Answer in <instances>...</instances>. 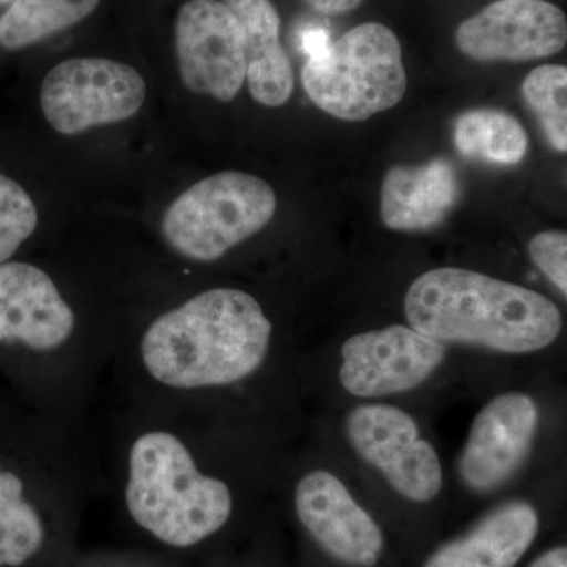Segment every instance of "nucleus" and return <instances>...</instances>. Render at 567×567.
<instances>
[{"instance_id":"obj_1","label":"nucleus","mask_w":567,"mask_h":567,"mask_svg":"<svg viewBox=\"0 0 567 567\" xmlns=\"http://www.w3.org/2000/svg\"><path fill=\"white\" fill-rule=\"evenodd\" d=\"M271 333L251 295L205 290L153 320L142 336V363L155 382L174 390L233 385L264 364Z\"/></svg>"},{"instance_id":"obj_2","label":"nucleus","mask_w":567,"mask_h":567,"mask_svg":"<svg viewBox=\"0 0 567 567\" xmlns=\"http://www.w3.org/2000/svg\"><path fill=\"white\" fill-rule=\"evenodd\" d=\"M410 327L442 342L503 353L546 349L561 333L558 306L528 287L464 268H435L405 295Z\"/></svg>"},{"instance_id":"obj_3","label":"nucleus","mask_w":567,"mask_h":567,"mask_svg":"<svg viewBox=\"0 0 567 567\" xmlns=\"http://www.w3.org/2000/svg\"><path fill=\"white\" fill-rule=\"evenodd\" d=\"M125 498L134 522L173 547L203 543L233 514L229 487L200 472L183 440L167 431L134 440Z\"/></svg>"},{"instance_id":"obj_4","label":"nucleus","mask_w":567,"mask_h":567,"mask_svg":"<svg viewBox=\"0 0 567 567\" xmlns=\"http://www.w3.org/2000/svg\"><path fill=\"white\" fill-rule=\"evenodd\" d=\"M301 82L319 110L341 121H368L404 99L401 43L386 25L364 22L308 55Z\"/></svg>"},{"instance_id":"obj_5","label":"nucleus","mask_w":567,"mask_h":567,"mask_svg":"<svg viewBox=\"0 0 567 567\" xmlns=\"http://www.w3.org/2000/svg\"><path fill=\"white\" fill-rule=\"evenodd\" d=\"M275 212L276 194L262 178L234 171L215 174L167 208L164 240L186 259L213 262L260 233Z\"/></svg>"},{"instance_id":"obj_6","label":"nucleus","mask_w":567,"mask_h":567,"mask_svg":"<svg viewBox=\"0 0 567 567\" xmlns=\"http://www.w3.org/2000/svg\"><path fill=\"white\" fill-rule=\"evenodd\" d=\"M145 93V81L133 66L110 59H70L44 78L40 104L52 128L71 136L133 117Z\"/></svg>"},{"instance_id":"obj_7","label":"nucleus","mask_w":567,"mask_h":567,"mask_svg":"<svg viewBox=\"0 0 567 567\" xmlns=\"http://www.w3.org/2000/svg\"><path fill=\"white\" fill-rule=\"evenodd\" d=\"M358 456L379 470L398 494L416 503L434 499L442 491L443 472L431 443L409 413L393 405H360L346 424Z\"/></svg>"},{"instance_id":"obj_8","label":"nucleus","mask_w":567,"mask_h":567,"mask_svg":"<svg viewBox=\"0 0 567 567\" xmlns=\"http://www.w3.org/2000/svg\"><path fill=\"white\" fill-rule=\"evenodd\" d=\"M175 50L183 84L189 91L227 103L244 87V32L219 0L183 3L175 24Z\"/></svg>"},{"instance_id":"obj_9","label":"nucleus","mask_w":567,"mask_h":567,"mask_svg":"<svg viewBox=\"0 0 567 567\" xmlns=\"http://www.w3.org/2000/svg\"><path fill=\"white\" fill-rule=\"evenodd\" d=\"M341 353L342 388L357 398L372 399L420 386L443 363L446 347L415 328L391 324L352 336Z\"/></svg>"},{"instance_id":"obj_10","label":"nucleus","mask_w":567,"mask_h":567,"mask_svg":"<svg viewBox=\"0 0 567 567\" xmlns=\"http://www.w3.org/2000/svg\"><path fill=\"white\" fill-rule=\"evenodd\" d=\"M458 50L477 62H528L565 50V11L547 0H496L458 24Z\"/></svg>"},{"instance_id":"obj_11","label":"nucleus","mask_w":567,"mask_h":567,"mask_svg":"<svg viewBox=\"0 0 567 567\" xmlns=\"http://www.w3.org/2000/svg\"><path fill=\"white\" fill-rule=\"evenodd\" d=\"M539 406L532 395L506 393L488 402L472 424L458 457V476L470 491L487 494L511 480L532 451Z\"/></svg>"},{"instance_id":"obj_12","label":"nucleus","mask_w":567,"mask_h":567,"mask_svg":"<svg viewBox=\"0 0 567 567\" xmlns=\"http://www.w3.org/2000/svg\"><path fill=\"white\" fill-rule=\"evenodd\" d=\"M295 509L301 525L331 557L357 567L379 561L382 532L338 476L323 470L306 475L295 491Z\"/></svg>"},{"instance_id":"obj_13","label":"nucleus","mask_w":567,"mask_h":567,"mask_svg":"<svg viewBox=\"0 0 567 567\" xmlns=\"http://www.w3.org/2000/svg\"><path fill=\"white\" fill-rule=\"evenodd\" d=\"M73 309L51 276L32 264H0V347L51 352L69 342Z\"/></svg>"},{"instance_id":"obj_14","label":"nucleus","mask_w":567,"mask_h":567,"mask_svg":"<svg viewBox=\"0 0 567 567\" xmlns=\"http://www.w3.org/2000/svg\"><path fill=\"white\" fill-rule=\"evenodd\" d=\"M458 194L456 171L446 159L394 166L383 181L380 215L388 229L398 233L434 229L453 210Z\"/></svg>"},{"instance_id":"obj_15","label":"nucleus","mask_w":567,"mask_h":567,"mask_svg":"<svg viewBox=\"0 0 567 567\" xmlns=\"http://www.w3.org/2000/svg\"><path fill=\"white\" fill-rule=\"evenodd\" d=\"M539 528L535 507L509 502L496 507L472 532L445 544L424 567H514Z\"/></svg>"},{"instance_id":"obj_16","label":"nucleus","mask_w":567,"mask_h":567,"mask_svg":"<svg viewBox=\"0 0 567 567\" xmlns=\"http://www.w3.org/2000/svg\"><path fill=\"white\" fill-rule=\"evenodd\" d=\"M244 32L246 81L257 103L282 106L293 92V69L284 51L281 18L270 0H221Z\"/></svg>"},{"instance_id":"obj_17","label":"nucleus","mask_w":567,"mask_h":567,"mask_svg":"<svg viewBox=\"0 0 567 567\" xmlns=\"http://www.w3.org/2000/svg\"><path fill=\"white\" fill-rule=\"evenodd\" d=\"M43 540V522L28 498L25 477L0 453V567L25 565Z\"/></svg>"},{"instance_id":"obj_18","label":"nucleus","mask_w":567,"mask_h":567,"mask_svg":"<svg viewBox=\"0 0 567 567\" xmlns=\"http://www.w3.org/2000/svg\"><path fill=\"white\" fill-rule=\"evenodd\" d=\"M454 144L465 158L492 166H516L528 151L524 126L506 111H466L457 118Z\"/></svg>"},{"instance_id":"obj_19","label":"nucleus","mask_w":567,"mask_h":567,"mask_svg":"<svg viewBox=\"0 0 567 567\" xmlns=\"http://www.w3.org/2000/svg\"><path fill=\"white\" fill-rule=\"evenodd\" d=\"M100 0H13L0 17V47L14 51L31 47L78 24Z\"/></svg>"},{"instance_id":"obj_20","label":"nucleus","mask_w":567,"mask_h":567,"mask_svg":"<svg viewBox=\"0 0 567 567\" xmlns=\"http://www.w3.org/2000/svg\"><path fill=\"white\" fill-rule=\"evenodd\" d=\"M525 102L535 111L551 147L567 151V69L565 65L537 66L522 85Z\"/></svg>"},{"instance_id":"obj_21","label":"nucleus","mask_w":567,"mask_h":567,"mask_svg":"<svg viewBox=\"0 0 567 567\" xmlns=\"http://www.w3.org/2000/svg\"><path fill=\"white\" fill-rule=\"evenodd\" d=\"M39 226V212L25 189L0 174V264L11 260Z\"/></svg>"},{"instance_id":"obj_22","label":"nucleus","mask_w":567,"mask_h":567,"mask_svg":"<svg viewBox=\"0 0 567 567\" xmlns=\"http://www.w3.org/2000/svg\"><path fill=\"white\" fill-rule=\"evenodd\" d=\"M529 257L547 279L567 295V235L563 230H548L535 235L528 245Z\"/></svg>"},{"instance_id":"obj_23","label":"nucleus","mask_w":567,"mask_h":567,"mask_svg":"<svg viewBox=\"0 0 567 567\" xmlns=\"http://www.w3.org/2000/svg\"><path fill=\"white\" fill-rule=\"evenodd\" d=\"M305 2L319 13L342 14L358 9L363 0H305Z\"/></svg>"},{"instance_id":"obj_24","label":"nucleus","mask_w":567,"mask_h":567,"mask_svg":"<svg viewBox=\"0 0 567 567\" xmlns=\"http://www.w3.org/2000/svg\"><path fill=\"white\" fill-rule=\"evenodd\" d=\"M529 567H567V548H554V550L540 555Z\"/></svg>"},{"instance_id":"obj_25","label":"nucleus","mask_w":567,"mask_h":567,"mask_svg":"<svg viewBox=\"0 0 567 567\" xmlns=\"http://www.w3.org/2000/svg\"><path fill=\"white\" fill-rule=\"evenodd\" d=\"M13 0H0V6H6V3H11Z\"/></svg>"}]
</instances>
